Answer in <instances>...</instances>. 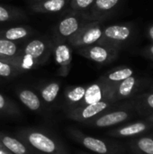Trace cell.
I'll list each match as a JSON object with an SVG mask.
<instances>
[{
	"instance_id": "1",
	"label": "cell",
	"mask_w": 153,
	"mask_h": 154,
	"mask_svg": "<svg viewBox=\"0 0 153 154\" xmlns=\"http://www.w3.org/2000/svg\"><path fill=\"white\" fill-rule=\"evenodd\" d=\"M18 137L33 152L41 154H69L62 143L50 134L38 130H23Z\"/></svg>"
},
{
	"instance_id": "2",
	"label": "cell",
	"mask_w": 153,
	"mask_h": 154,
	"mask_svg": "<svg viewBox=\"0 0 153 154\" xmlns=\"http://www.w3.org/2000/svg\"><path fill=\"white\" fill-rule=\"evenodd\" d=\"M136 37V26L133 23H120L104 26L103 37L99 43L122 50L131 44Z\"/></svg>"
},
{
	"instance_id": "3",
	"label": "cell",
	"mask_w": 153,
	"mask_h": 154,
	"mask_svg": "<svg viewBox=\"0 0 153 154\" xmlns=\"http://www.w3.org/2000/svg\"><path fill=\"white\" fill-rule=\"evenodd\" d=\"M136 117H139V116L126 104L125 101H124L85 124L96 128H106L123 125Z\"/></svg>"
},
{
	"instance_id": "4",
	"label": "cell",
	"mask_w": 153,
	"mask_h": 154,
	"mask_svg": "<svg viewBox=\"0 0 153 154\" xmlns=\"http://www.w3.org/2000/svg\"><path fill=\"white\" fill-rule=\"evenodd\" d=\"M151 84V79L134 74L115 87L111 102L118 103L129 100L144 92L146 88H150Z\"/></svg>"
},
{
	"instance_id": "5",
	"label": "cell",
	"mask_w": 153,
	"mask_h": 154,
	"mask_svg": "<svg viewBox=\"0 0 153 154\" xmlns=\"http://www.w3.org/2000/svg\"><path fill=\"white\" fill-rule=\"evenodd\" d=\"M103 28L102 22L88 21L67 42L74 49L99 43L103 37Z\"/></svg>"
},
{
	"instance_id": "6",
	"label": "cell",
	"mask_w": 153,
	"mask_h": 154,
	"mask_svg": "<svg viewBox=\"0 0 153 154\" xmlns=\"http://www.w3.org/2000/svg\"><path fill=\"white\" fill-rule=\"evenodd\" d=\"M76 52L80 56L101 65H106L117 59L120 50L103 43L76 48Z\"/></svg>"
},
{
	"instance_id": "7",
	"label": "cell",
	"mask_w": 153,
	"mask_h": 154,
	"mask_svg": "<svg viewBox=\"0 0 153 154\" xmlns=\"http://www.w3.org/2000/svg\"><path fill=\"white\" fill-rule=\"evenodd\" d=\"M20 52L32 59L38 66L47 62L52 53V41L47 38H34L23 44Z\"/></svg>"
},
{
	"instance_id": "8",
	"label": "cell",
	"mask_w": 153,
	"mask_h": 154,
	"mask_svg": "<svg viewBox=\"0 0 153 154\" xmlns=\"http://www.w3.org/2000/svg\"><path fill=\"white\" fill-rule=\"evenodd\" d=\"M88 20L85 14L70 11L54 27V37L63 41H68L75 35Z\"/></svg>"
},
{
	"instance_id": "9",
	"label": "cell",
	"mask_w": 153,
	"mask_h": 154,
	"mask_svg": "<svg viewBox=\"0 0 153 154\" xmlns=\"http://www.w3.org/2000/svg\"><path fill=\"white\" fill-rule=\"evenodd\" d=\"M118 103H112L110 101H102L95 104H89V105H84L77 106L70 110V112L68 114L69 118L80 122V123H87L99 115L112 109L113 107L116 106Z\"/></svg>"
},
{
	"instance_id": "10",
	"label": "cell",
	"mask_w": 153,
	"mask_h": 154,
	"mask_svg": "<svg viewBox=\"0 0 153 154\" xmlns=\"http://www.w3.org/2000/svg\"><path fill=\"white\" fill-rule=\"evenodd\" d=\"M151 132H153L152 125L145 118H140L133 122H127L118 125L116 128L109 131L108 134L116 138L132 139Z\"/></svg>"
},
{
	"instance_id": "11",
	"label": "cell",
	"mask_w": 153,
	"mask_h": 154,
	"mask_svg": "<svg viewBox=\"0 0 153 154\" xmlns=\"http://www.w3.org/2000/svg\"><path fill=\"white\" fill-rule=\"evenodd\" d=\"M52 52L54 54L55 62L59 68V74L63 77L68 76L71 69L73 59L71 46L66 41L54 37L52 41Z\"/></svg>"
},
{
	"instance_id": "12",
	"label": "cell",
	"mask_w": 153,
	"mask_h": 154,
	"mask_svg": "<svg viewBox=\"0 0 153 154\" xmlns=\"http://www.w3.org/2000/svg\"><path fill=\"white\" fill-rule=\"evenodd\" d=\"M115 86H112L99 78L96 82L86 87V93L80 106L95 104L102 101H110ZM113 103V102H112Z\"/></svg>"
},
{
	"instance_id": "13",
	"label": "cell",
	"mask_w": 153,
	"mask_h": 154,
	"mask_svg": "<svg viewBox=\"0 0 153 154\" xmlns=\"http://www.w3.org/2000/svg\"><path fill=\"white\" fill-rule=\"evenodd\" d=\"M74 135L85 148L96 154H119L124 152V148L122 145L114 144L102 139L80 134H74Z\"/></svg>"
},
{
	"instance_id": "14",
	"label": "cell",
	"mask_w": 153,
	"mask_h": 154,
	"mask_svg": "<svg viewBox=\"0 0 153 154\" xmlns=\"http://www.w3.org/2000/svg\"><path fill=\"white\" fill-rule=\"evenodd\" d=\"M124 1V0H95L86 17L88 21L102 22L116 13Z\"/></svg>"
},
{
	"instance_id": "15",
	"label": "cell",
	"mask_w": 153,
	"mask_h": 154,
	"mask_svg": "<svg viewBox=\"0 0 153 154\" xmlns=\"http://www.w3.org/2000/svg\"><path fill=\"white\" fill-rule=\"evenodd\" d=\"M125 102L140 118L150 116L153 113V87Z\"/></svg>"
},
{
	"instance_id": "16",
	"label": "cell",
	"mask_w": 153,
	"mask_h": 154,
	"mask_svg": "<svg viewBox=\"0 0 153 154\" xmlns=\"http://www.w3.org/2000/svg\"><path fill=\"white\" fill-rule=\"evenodd\" d=\"M33 30L28 25H20L0 30V39L8 40L15 43H24L32 38Z\"/></svg>"
},
{
	"instance_id": "17",
	"label": "cell",
	"mask_w": 153,
	"mask_h": 154,
	"mask_svg": "<svg viewBox=\"0 0 153 154\" xmlns=\"http://www.w3.org/2000/svg\"><path fill=\"white\" fill-rule=\"evenodd\" d=\"M70 0H48L32 3L31 9L40 14H57L69 7Z\"/></svg>"
},
{
	"instance_id": "18",
	"label": "cell",
	"mask_w": 153,
	"mask_h": 154,
	"mask_svg": "<svg viewBox=\"0 0 153 154\" xmlns=\"http://www.w3.org/2000/svg\"><path fill=\"white\" fill-rule=\"evenodd\" d=\"M129 149L133 154H153V139L150 134L132 138Z\"/></svg>"
},
{
	"instance_id": "19",
	"label": "cell",
	"mask_w": 153,
	"mask_h": 154,
	"mask_svg": "<svg viewBox=\"0 0 153 154\" xmlns=\"http://www.w3.org/2000/svg\"><path fill=\"white\" fill-rule=\"evenodd\" d=\"M134 74H135V71L133 68L128 67V66H120V67H116L109 70L108 72H106L100 78L103 80H105L106 83L112 86H116L118 83L122 82L123 80L126 79L127 78Z\"/></svg>"
},
{
	"instance_id": "20",
	"label": "cell",
	"mask_w": 153,
	"mask_h": 154,
	"mask_svg": "<svg viewBox=\"0 0 153 154\" xmlns=\"http://www.w3.org/2000/svg\"><path fill=\"white\" fill-rule=\"evenodd\" d=\"M0 143L7 152L12 154H34V152L22 141L0 133Z\"/></svg>"
},
{
	"instance_id": "21",
	"label": "cell",
	"mask_w": 153,
	"mask_h": 154,
	"mask_svg": "<svg viewBox=\"0 0 153 154\" xmlns=\"http://www.w3.org/2000/svg\"><path fill=\"white\" fill-rule=\"evenodd\" d=\"M18 98L21 103L25 106L28 109L37 112L41 107V102L37 94L31 89H22L18 92Z\"/></svg>"
},
{
	"instance_id": "22",
	"label": "cell",
	"mask_w": 153,
	"mask_h": 154,
	"mask_svg": "<svg viewBox=\"0 0 153 154\" xmlns=\"http://www.w3.org/2000/svg\"><path fill=\"white\" fill-rule=\"evenodd\" d=\"M26 17L25 13L16 7L0 5V23L14 22Z\"/></svg>"
},
{
	"instance_id": "23",
	"label": "cell",
	"mask_w": 153,
	"mask_h": 154,
	"mask_svg": "<svg viewBox=\"0 0 153 154\" xmlns=\"http://www.w3.org/2000/svg\"><path fill=\"white\" fill-rule=\"evenodd\" d=\"M85 93L86 87L84 86L69 88L65 91V98L70 106H75V107H77L81 105L83 98L85 97Z\"/></svg>"
},
{
	"instance_id": "24",
	"label": "cell",
	"mask_w": 153,
	"mask_h": 154,
	"mask_svg": "<svg viewBox=\"0 0 153 154\" xmlns=\"http://www.w3.org/2000/svg\"><path fill=\"white\" fill-rule=\"evenodd\" d=\"M21 47L18 43L14 42L0 39V59L7 60L14 56H16L20 51Z\"/></svg>"
},
{
	"instance_id": "25",
	"label": "cell",
	"mask_w": 153,
	"mask_h": 154,
	"mask_svg": "<svg viewBox=\"0 0 153 154\" xmlns=\"http://www.w3.org/2000/svg\"><path fill=\"white\" fill-rule=\"evenodd\" d=\"M60 90V83L58 81H52L42 87V88L41 89V97L44 102L50 104L55 101Z\"/></svg>"
},
{
	"instance_id": "26",
	"label": "cell",
	"mask_w": 153,
	"mask_h": 154,
	"mask_svg": "<svg viewBox=\"0 0 153 154\" xmlns=\"http://www.w3.org/2000/svg\"><path fill=\"white\" fill-rule=\"evenodd\" d=\"M20 114L18 107L5 96L0 94V115L17 116Z\"/></svg>"
},
{
	"instance_id": "27",
	"label": "cell",
	"mask_w": 153,
	"mask_h": 154,
	"mask_svg": "<svg viewBox=\"0 0 153 154\" xmlns=\"http://www.w3.org/2000/svg\"><path fill=\"white\" fill-rule=\"evenodd\" d=\"M95 0H70L69 4V7L71 11L78 12L80 14L87 15L91 6L93 5ZM87 18V17H86Z\"/></svg>"
},
{
	"instance_id": "28",
	"label": "cell",
	"mask_w": 153,
	"mask_h": 154,
	"mask_svg": "<svg viewBox=\"0 0 153 154\" xmlns=\"http://www.w3.org/2000/svg\"><path fill=\"white\" fill-rule=\"evenodd\" d=\"M21 74V71L6 60L0 59V78L11 79Z\"/></svg>"
},
{
	"instance_id": "29",
	"label": "cell",
	"mask_w": 153,
	"mask_h": 154,
	"mask_svg": "<svg viewBox=\"0 0 153 154\" xmlns=\"http://www.w3.org/2000/svg\"><path fill=\"white\" fill-rule=\"evenodd\" d=\"M142 55L153 61V43H150L142 50Z\"/></svg>"
},
{
	"instance_id": "30",
	"label": "cell",
	"mask_w": 153,
	"mask_h": 154,
	"mask_svg": "<svg viewBox=\"0 0 153 154\" xmlns=\"http://www.w3.org/2000/svg\"><path fill=\"white\" fill-rule=\"evenodd\" d=\"M145 34L147 39L151 42V43H153V23H150L145 31Z\"/></svg>"
},
{
	"instance_id": "31",
	"label": "cell",
	"mask_w": 153,
	"mask_h": 154,
	"mask_svg": "<svg viewBox=\"0 0 153 154\" xmlns=\"http://www.w3.org/2000/svg\"><path fill=\"white\" fill-rule=\"evenodd\" d=\"M143 118H145L151 125L153 126V113L152 114H151L150 116H146V117H143Z\"/></svg>"
},
{
	"instance_id": "32",
	"label": "cell",
	"mask_w": 153,
	"mask_h": 154,
	"mask_svg": "<svg viewBox=\"0 0 153 154\" xmlns=\"http://www.w3.org/2000/svg\"><path fill=\"white\" fill-rule=\"evenodd\" d=\"M0 154H12L10 153L9 152L5 151V150H0Z\"/></svg>"
},
{
	"instance_id": "33",
	"label": "cell",
	"mask_w": 153,
	"mask_h": 154,
	"mask_svg": "<svg viewBox=\"0 0 153 154\" xmlns=\"http://www.w3.org/2000/svg\"><path fill=\"white\" fill-rule=\"evenodd\" d=\"M32 3H36V2H42V1H48V0H30Z\"/></svg>"
},
{
	"instance_id": "34",
	"label": "cell",
	"mask_w": 153,
	"mask_h": 154,
	"mask_svg": "<svg viewBox=\"0 0 153 154\" xmlns=\"http://www.w3.org/2000/svg\"><path fill=\"white\" fill-rule=\"evenodd\" d=\"M0 150H5V148L3 146V144H2L1 143H0ZM5 151H6V150H5Z\"/></svg>"
},
{
	"instance_id": "35",
	"label": "cell",
	"mask_w": 153,
	"mask_h": 154,
	"mask_svg": "<svg viewBox=\"0 0 153 154\" xmlns=\"http://www.w3.org/2000/svg\"><path fill=\"white\" fill-rule=\"evenodd\" d=\"M150 134H151V136L152 137V139H153V132H151V133H150Z\"/></svg>"
},
{
	"instance_id": "36",
	"label": "cell",
	"mask_w": 153,
	"mask_h": 154,
	"mask_svg": "<svg viewBox=\"0 0 153 154\" xmlns=\"http://www.w3.org/2000/svg\"><path fill=\"white\" fill-rule=\"evenodd\" d=\"M151 87H153V83H151Z\"/></svg>"
}]
</instances>
